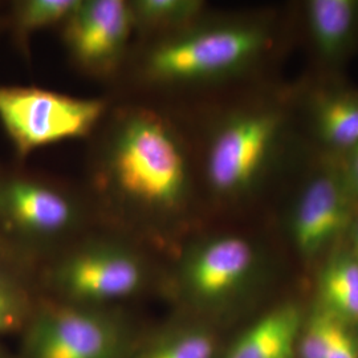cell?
Returning <instances> with one entry per match:
<instances>
[{"mask_svg":"<svg viewBox=\"0 0 358 358\" xmlns=\"http://www.w3.org/2000/svg\"><path fill=\"white\" fill-rule=\"evenodd\" d=\"M88 141L83 186L101 224L146 245L176 250L190 220L196 178L171 108L112 99Z\"/></svg>","mask_w":358,"mask_h":358,"instance_id":"obj_1","label":"cell"},{"mask_svg":"<svg viewBox=\"0 0 358 358\" xmlns=\"http://www.w3.org/2000/svg\"><path fill=\"white\" fill-rule=\"evenodd\" d=\"M201 17L166 36L134 41L110 97L166 105L182 90L241 73L268 47L259 24Z\"/></svg>","mask_w":358,"mask_h":358,"instance_id":"obj_2","label":"cell"},{"mask_svg":"<svg viewBox=\"0 0 358 358\" xmlns=\"http://www.w3.org/2000/svg\"><path fill=\"white\" fill-rule=\"evenodd\" d=\"M149 245L99 224L45 260L41 282L50 299L80 307L117 308L161 282Z\"/></svg>","mask_w":358,"mask_h":358,"instance_id":"obj_3","label":"cell"},{"mask_svg":"<svg viewBox=\"0 0 358 358\" xmlns=\"http://www.w3.org/2000/svg\"><path fill=\"white\" fill-rule=\"evenodd\" d=\"M99 224L84 186L0 169V235L27 255L48 260Z\"/></svg>","mask_w":358,"mask_h":358,"instance_id":"obj_4","label":"cell"},{"mask_svg":"<svg viewBox=\"0 0 358 358\" xmlns=\"http://www.w3.org/2000/svg\"><path fill=\"white\" fill-rule=\"evenodd\" d=\"M112 105L110 96L76 97L40 87L0 85V125L19 161L38 149L90 140Z\"/></svg>","mask_w":358,"mask_h":358,"instance_id":"obj_5","label":"cell"},{"mask_svg":"<svg viewBox=\"0 0 358 358\" xmlns=\"http://www.w3.org/2000/svg\"><path fill=\"white\" fill-rule=\"evenodd\" d=\"M178 250L171 267L162 271L161 282L182 303L222 306L242 294L254 278L257 255L243 235H213Z\"/></svg>","mask_w":358,"mask_h":358,"instance_id":"obj_6","label":"cell"},{"mask_svg":"<svg viewBox=\"0 0 358 358\" xmlns=\"http://www.w3.org/2000/svg\"><path fill=\"white\" fill-rule=\"evenodd\" d=\"M279 125L278 115L263 110H236L217 122L202 164L206 190L215 201H239L255 189Z\"/></svg>","mask_w":358,"mask_h":358,"instance_id":"obj_7","label":"cell"},{"mask_svg":"<svg viewBox=\"0 0 358 358\" xmlns=\"http://www.w3.org/2000/svg\"><path fill=\"white\" fill-rule=\"evenodd\" d=\"M131 337L117 308L80 307L47 299L35 308L26 358H129Z\"/></svg>","mask_w":358,"mask_h":358,"instance_id":"obj_8","label":"cell"},{"mask_svg":"<svg viewBox=\"0 0 358 358\" xmlns=\"http://www.w3.org/2000/svg\"><path fill=\"white\" fill-rule=\"evenodd\" d=\"M59 31L71 64L81 75L115 84L134 38L128 0H80Z\"/></svg>","mask_w":358,"mask_h":358,"instance_id":"obj_9","label":"cell"},{"mask_svg":"<svg viewBox=\"0 0 358 358\" xmlns=\"http://www.w3.org/2000/svg\"><path fill=\"white\" fill-rule=\"evenodd\" d=\"M348 217L345 194L333 177L315 179L294 213V241L304 255L319 252L343 230Z\"/></svg>","mask_w":358,"mask_h":358,"instance_id":"obj_10","label":"cell"},{"mask_svg":"<svg viewBox=\"0 0 358 358\" xmlns=\"http://www.w3.org/2000/svg\"><path fill=\"white\" fill-rule=\"evenodd\" d=\"M300 324L297 308H275L250 325L223 358H292Z\"/></svg>","mask_w":358,"mask_h":358,"instance_id":"obj_11","label":"cell"},{"mask_svg":"<svg viewBox=\"0 0 358 358\" xmlns=\"http://www.w3.org/2000/svg\"><path fill=\"white\" fill-rule=\"evenodd\" d=\"M29 259L0 235V334L26 324L35 310L26 273Z\"/></svg>","mask_w":358,"mask_h":358,"instance_id":"obj_12","label":"cell"},{"mask_svg":"<svg viewBox=\"0 0 358 358\" xmlns=\"http://www.w3.org/2000/svg\"><path fill=\"white\" fill-rule=\"evenodd\" d=\"M136 41L166 36L203 15L199 0H128Z\"/></svg>","mask_w":358,"mask_h":358,"instance_id":"obj_13","label":"cell"},{"mask_svg":"<svg viewBox=\"0 0 358 358\" xmlns=\"http://www.w3.org/2000/svg\"><path fill=\"white\" fill-rule=\"evenodd\" d=\"M358 4L352 0H312L308 20L313 40L327 59L337 57L352 36Z\"/></svg>","mask_w":358,"mask_h":358,"instance_id":"obj_14","label":"cell"},{"mask_svg":"<svg viewBox=\"0 0 358 358\" xmlns=\"http://www.w3.org/2000/svg\"><path fill=\"white\" fill-rule=\"evenodd\" d=\"M80 0H17L4 15L6 28L15 43L27 53L29 38L36 32L60 28Z\"/></svg>","mask_w":358,"mask_h":358,"instance_id":"obj_15","label":"cell"},{"mask_svg":"<svg viewBox=\"0 0 358 358\" xmlns=\"http://www.w3.org/2000/svg\"><path fill=\"white\" fill-rule=\"evenodd\" d=\"M215 336L205 327L179 324L157 333L129 358H214Z\"/></svg>","mask_w":358,"mask_h":358,"instance_id":"obj_16","label":"cell"},{"mask_svg":"<svg viewBox=\"0 0 358 358\" xmlns=\"http://www.w3.org/2000/svg\"><path fill=\"white\" fill-rule=\"evenodd\" d=\"M322 310L346 322L358 321V262L355 257H337L322 271L320 279Z\"/></svg>","mask_w":358,"mask_h":358,"instance_id":"obj_17","label":"cell"},{"mask_svg":"<svg viewBox=\"0 0 358 358\" xmlns=\"http://www.w3.org/2000/svg\"><path fill=\"white\" fill-rule=\"evenodd\" d=\"M317 125L325 141L337 148L358 145V101L332 99L322 103Z\"/></svg>","mask_w":358,"mask_h":358,"instance_id":"obj_18","label":"cell"},{"mask_svg":"<svg viewBox=\"0 0 358 358\" xmlns=\"http://www.w3.org/2000/svg\"><path fill=\"white\" fill-rule=\"evenodd\" d=\"M344 324L320 309L308 322L307 331L300 344L301 358H325L338 329Z\"/></svg>","mask_w":358,"mask_h":358,"instance_id":"obj_19","label":"cell"},{"mask_svg":"<svg viewBox=\"0 0 358 358\" xmlns=\"http://www.w3.org/2000/svg\"><path fill=\"white\" fill-rule=\"evenodd\" d=\"M325 358H358L357 344L344 325L338 329Z\"/></svg>","mask_w":358,"mask_h":358,"instance_id":"obj_20","label":"cell"},{"mask_svg":"<svg viewBox=\"0 0 358 358\" xmlns=\"http://www.w3.org/2000/svg\"><path fill=\"white\" fill-rule=\"evenodd\" d=\"M350 176H352V182L358 179V145L355 146V152L352 155V162H350Z\"/></svg>","mask_w":358,"mask_h":358,"instance_id":"obj_21","label":"cell"},{"mask_svg":"<svg viewBox=\"0 0 358 358\" xmlns=\"http://www.w3.org/2000/svg\"><path fill=\"white\" fill-rule=\"evenodd\" d=\"M355 250H356V256L355 259L358 262V224L356 227V234H355Z\"/></svg>","mask_w":358,"mask_h":358,"instance_id":"obj_22","label":"cell"},{"mask_svg":"<svg viewBox=\"0 0 358 358\" xmlns=\"http://www.w3.org/2000/svg\"><path fill=\"white\" fill-rule=\"evenodd\" d=\"M3 27H6V22H4V16H3V17H0V28H3Z\"/></svg>","mask_w":358,"mask_h":358,"instance_id":"obj_23","label":"cell"}]
</instances>
